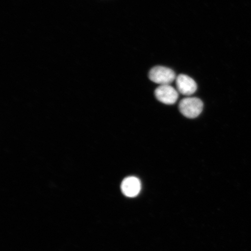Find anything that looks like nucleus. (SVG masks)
<instances>
[{
	"label": "nucleus",
	"mask_w": 251,
	"mask_h": 251,
	"mask_svg": "<svg viewBox=\"0 0 251 251\" xmlns=\"http://www.w3.org/2000/svg\"><path fill=\"white\" fill-rule=\"evenodd\" d=\"M155 96L160 102L166 105H172L176 102L178 98V92L170 84L161 85L156 88Z\"/></svg>",
	"instance_id": "7ed1b4c3"
},
{
	"label": "nucleus",
	"mask_w": 251,
	"mask_h": 251,
	"mask_svg": "<svg viewBox=\"0 0 251 251\" xmlns=\"http://www.w3.org/2000/svg\"><path fill=\"white\" fill-rule=\"evenodd\" d=\"M176 87L178 93L190 96L195 93L197 85L193 78L186 75H180L176 78Z\"/></svg>",
	"instance_id": "20e7f679"
},
{
	"label": "nucleus",
	"mask_w": 251,
	"mask_h": 251,
	"mask_svg": "<svg viewBox=\"0 0 251 251\" xmlns=\"http://www.w3.org/2000/svg\"><path fill=\"white\" fill-rule=\"evenodd\" d=\"M141 188V181L136 177L125 178L121 184L122 193L128 197L133 198L139 195Z\"/></svg>",
	"instance_id": "39448f33"
},
{
	"label": "nucleus",
	"mask_w": 251,
	"mask_h": 251,
	"mask_svg": "<svg viewBox=\"0 0 251 251\" xmlns=\"http://www.w3.org/2000/svg\"><path fill=\"white\" fill-rule=\"evenodd\" d=\"M150 79L153 83L161 85H169L176 79L175 72L170 68L161 67H153L149 75Z\"/></svg>",
	"instance_id": "f03ea898"
},
{
	"label": "nucleus",
	"mask_w": 251,
	"mask_h": 251,
	"mask_svg": "<svg viewBox=\"0 0 251 251\" xmlns=\"http://www.w3.org/2000/svg\"><path fill=\"white\" fill-rule=\"evenodd\" d=\"M179 110L185 117L194 119L201 114L203 110V102L196 97H187L181 100L179 103Z\"/></svg>",
	"instance_id": "f257e3e1"
}]
</instances>
